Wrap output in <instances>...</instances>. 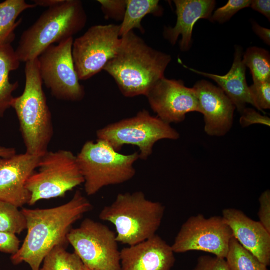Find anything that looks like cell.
<instances>
[{"label":"cell","mask_w":270,"mask_h":270,"mask_svg":"<svg viewBox=\"0 0 270 270\" xmlns=\"http://www.w3.org/2000/svg\"><path fill=\"white\" fill-rule=\"evenodd\" d=\"M92 208L80 190L65 204L46 209L22 208L27 234L18 250L10 256L14 265L28 264L31 270H40L43 260L55 247L68 244L72 225Z\"/></svg>","instance_id":"1"},{"label":"cell","mask_w":270,"mask_h":270,"mask_svg":"<svg viewBox=\"0 0 270 270\" xmlns=\"http://www.w3.org/2000/svg\"><path fill=\"white\" fill-rule=\"evenodd\" d=\"M121 38L116 56L103 70L114 78L124 96H146L164 77L172 57L150 46L133 30Z\"/></svg>","instance_id":"2"},{"label":"cell","mask_w":270,"mask_h":270,"mask_svg":"<svg viewBox=\"0 0 270 270\" xmlns=\"http://www.w3.org/2000/svg\"><path fill=\"white\" fill-rule=\"evenodd\" d=\"M26 83L12 104L16 114L26 153L41 156L48 150L54 134L52 114L42 88L38 58L26 62Z\"/></svg>","instance_id":"3"},{"label":"cell","mask_w":270,"mask_h":270,"mask_svg":"<svg viewBox=\"0 0 270 270\" xmlns=\"http://www.w3.org/2000/svg\"><path fill=\"white\" fill-rule=\"evenodd\" d=\"M87 22L82 2L64 0L48 8L22 34L16 54L20 62L36 59L48 47L81 31Z\"/></svg>","instance_id":"4"},{"label":"cell","mask_w":270,"mask_h":270,"mask_svg":"<svg viewBox=\"0 0 270 270\" xmlns=\"http://www.w3.org/2000/svg\"><path fill=\"white\" fill-rule=\"evenodd\" d=\"M165 212L160 202H152L142 192L119 194L101 210L100 218L114 225L118 243L131 246L156 234Z\"/></svg>","instance_id":"5"},{"label":"cell","mask_w":270,"mask_h":270,"mask_svg":"<svg viewBox=\"0 0 270 270\" xmlns=\"http://www.w3.org/2000/svg\"><path fill=\"white\" fill-rule=\"evenodd\" d=\"M76 156L84 178V190L93 196L103 188L120 184L132 180L136 175L134 164L139 154H122L104 140L86 142Z\"/></svg>","instance_id":"6"},{"label":"cell","mask_w":270,"mask_h":270,"mask_svg":"<svg viewBox=\"0 0 270 270\" xmlns=\"http://www.w3.org/2000/svg\"><path fill=\"white\" fill-rule=\"evenodd\" d=\"M38 168L26 183L32 206L44 200L64 196L68 191L84 184L76 156L69 150L48 152L40 156Z\"/></svg>","instance_id":"7"},{"label":"cell","mask_w":270,"mask_h":270,"mask_svg":"<svg viewBox=\"0 0 270 270\" xmlns=\"http://www.w3.org/2000/svg\"><path fill=\"white\" fill-rule=\"evenodd\" d=\"M98 140H103L116 151L126 144L138 146L139 158L146 160L152 154L154 144L164 139L176 140L180 134L170 125L143 110L136 116L111 124L96 132Z\"/></svg>","instance_id":"8"},{"label":"cell","mask_w":270,"mask_h":270,"mask_svg":"<svg viewBox=\"0 0 270 270\" xmlns=\"http://www.w3.org/2000/svg\"><path fill=\"white\" fill-rule=\"evenodd\" d=\"M68 240L88 268L121 270L116 234L106 226L86 218L78 228L71 229Z\"/></svg>","instance_id":"9"},{"label":"cell","mask_w":270,"mask_h":270,"mask_svg":"<svg viewBox=\"0 0 270 270\" xmlns=\"http://www.w3.org/2000/svg\"><path fill=\"white\" fill-rule=\"evenodd\" d=\"M73 38L52 45L38 58L41 78L56 99L79 102L85 96L72 55Z\"/></svg>","instance_id":"10"},{"label":"cell","mask_w":270,"mask_h":270,"mask_svg":"<svg viewBox=\"0 0 270 270\" xmlns=\"http://www.w3.org/2000/svg\"><path fill=\"white\" fill-rule=\"evenodd\" d=\"M120 30V25L94 26L74 40L72 55L80 80L100 72L116 56L122 40Z\"/></svg>","instance_id":"11"},{"label":"cell","mask_w":270,"mask_h":270,"mask_svg":"<svg viewBox=\"0 0 270 270\" xmlns=\"http://www.w3.org/2000/svg\"><path fill=\"white\" fill-rule=\"evenodd\" d=\"M232 232L222 216H192L182 225L171 246L174 253L201 251L225 258Z\"/></svg>","instance_id":"12"},{"label":"cell","mask_w":270,"mask_h":270,"mask_svg":"<svg viewBox=\"0 0 270 270\" xmlns=\"http://www.w3.org/2000/svg\"><path fill=\"white\" fill-rule=\"evenodd\" d=\"M146 96L157 116L170 124L183 122L188 113L200 112L194 89L186 87L181 80L164 77Z\"/></svg>","instance_id":"13"},{"label":"cell","mask_w":270,"mask_h":270,"mask_svg":"<svg viewBox=\"0 0 270 270\" xmlns=\"http://www.w3.org/2000/svg\"><path fill=\"white\" fill-rule=\"evenodd\" d=\"M200 108L204 116L206 133L211 136H222L232 127L236 106L219 87L201 80L193 86Z\"/></svg>","instance_id":"14"},{"label":"cell","mask_w":270,"mask_h":270,"mask_svg":"<svg viewBox=\"0 0 270 270\" xmlns=\"http://www.w3.org/2000/svg\"><path fill=\"white\" fill-rule=\"evenodd\" d=\"M40 158L26 152L0 157V201L18 208L28 204L30 195L26 183L38 168Z\"/></svg>","instance_id":"15"},{"label":"cell","mask_w":270,"mask_h":270,"mask_svg":"<svg viewBox=\"0 0 270 270\" xmlns=\"http://www.w3.org/2000/svg\"><path fill=\"white\" fill-rule=\"evenodd\" d=\"M174 253L159 236L120 250L121 270H171Z\"/></svg>","instance_id":"16"},{"label":"cell","mask_w":270,"mask_h":270,"mask_svg":"<svg viewBox=\"0 0 270 270\" xmlns=\"http://www.w3.org/2000/svg\"><path fill=\"white\" fill-rule=\"evenodd\" d=\"M222 217L233 236L261 262L270 264V232L260 222L254 220L242 210L234 208L223 210Z\"/></svg>","instance_id":"17"},{"label":"cell","mask_w":270,"mask_h":270,"mask_svg":"<svg viewBox=\"0 0 270 270\" xmlns=\"http://www.w3.org/2000/svg\"><path fill=\"white\" fill-rule=\"evenodd\" d=\"M177 20L175 26L164 27V36L174 45L180 36V48L182 52L190 50L192 44L194 25L200 19L210 20L215 8L214 0H175Z\"/></svg>","instance_id":"18"},{"label":"cell","mask_w":270,"mask_h":270,"mask_svg":"<svg viewBox=\"0 0 270 270\" xmlns=\"http://www.w3.org/2000/svg\"><path fill=\"white\" fill-rule=\"evenodd\" d=\"M242 49L241 46H236L232 66L229 72L224 76L206 73L187 68L194 73L216 82L240 114L246 108L247 104H250L256 108L246 82V67L242 62Z\"/></svg>","instance_id":"19"},{"label":"cell","mask_w":270,"mask_h":270,"mask_svg":"<svg viewBox=\"0 0 270 270\" xmlns=\"http://www.w3.org/2000/svg\"><path fill=\"white\" fill-rule=\"evenodd\" d=\"M20 63L12 44L0 46V118L11 108L12 93L19 86L18 82H10L9 76L18 68Z\"/></svg>","instance_id":"20"},{"label":"cell","mask_w":270,"mask_h":270,"mask_svg":"<svg viewBox=\"0 0 270 270\" xmlns=\"http://www.w3.org/2000/svg\"><path fill=\"white\" fill-rule=\"evenodd\" d=\"M158 0H126V8L120 26V36L122 37L134 28L142 33L144 30L141 24L143 18L148 14L160 16L163 8Z\"/></svg>","instance_id":"21"},{"label":"cell","mask_w":270,"mask_h":270,"mask_svg":"<svg viewBox=\"0 0 270 270\" xmlns=\"http://www.w3.org/2000/svg\"><path fill=\"white\" fill-rule=\"evenodd\" d=\"M36 7L24 0H6L0 3V46L12 44L15 39L14 31L22 22L18 16L26 10Z\"/></svg>","instance_id":"22"},{"label":"cell","mask_w":270,"mask_h":270,"mask_svg":"<svg viewBox=\"0 0 270 270\" xmlns=\"http://www.w3.org/2000/svg\"><path fill=\"white\" fill-rule=\"evenodd\" d=\"M226 260L230 270H268V266L242 246L234 236Z\"/></svg>","instance_id":"23"},{"label":"cell","mask_w":270,"mask_h":270,"mask_svg":"<svg viewBox=\"0 0 270 270\" xmlns=\"http://www.w3.org/2000/svg\"><path fill=\"white\" fill-rule=\"evenodd\" d=\"M242 62L250 68L254 82L270 80L269 52L256 46L250 47L244 54Z\"/></svg>","instance_id":"24"},{"label":"cell","mask_w":270,"mask_h":270,"mask_svg":"<svg viewBox=\"0 0 270 270\" xmlns=\"http://www.w3.org/2000/svg\"><path fill=\"white\" fill-rule=\"evenodd\" d=\"M84 265L74 252L70 253L66 247L58 246L45 257L40 270H84Z\"/></svg>","instance_id":"25"},{"label":"cell","mask_w":270,"mask_h":270,"mask_svg":"<svg viewBox=\"0 0 270 270\" xmlns=\"http://www.w3.org/2000/svg\"><path fill=\"white\" fill-rule=\"evenodd\" d=\"M26 230V220L22 210L0 200V232L20 234Z\"/></svg>","instance_id":"26"},{"label":"cell","mask_w":270,"mask_h":270,"mask_svg":"<svg viewBox=\"0 0 270 270\" xmlns=\"http://www.w3.org/2000/svg\"><path fill=\"white\" fill-rule=\"evenodd\" d=\"M251 2L250 0H229L225 6L218 8L214 12L210 20L211 22L224 23L241 10L250 7Z\"/></svg>","instance_id":"27"},{"label":"cell","mask_w":270,"mask_h":270,"mask_svg":"<svg viewBox=\"0 0 270 270\" xmlns=\"http://www.w3.org/2000/svg\"><path fill=\"white\" fill-rule=\"evenodd\" d=\"M249 88L258 110L264 112L270 108V80L254 82Z\"/></svg>","instance_id":"28"},{"label":"cell","mask_w":270,"mask_h":270,"mask_svg":"<svg viewBox=\"0 0 270 270\" xmlns=\"http://www.w3.org/2000/svg\"><path fill=\"white\" fill-rule=\"evenodd\" d=\"M106 18L122 20L126 8V0H98Z\"/></svg>","instance_id":"29"},{"label":"cell","mask_w":270,"mask_h":270,"mask_svg":"<svg viewBox=\"0 0 270 270\" xmlns=\"http://www.w3.org/2000/svg\"><path fill=\"white\" fill-rule=\"evenodd\" d=\"M192 270H230L225 258L202 256L197 260Z\"/></svg>","instance_id":"30"},{"label":"cell","mask_w":270,"mask_h":270,"mask_svg":"<svg viewBox=\"0 0 270 270\" xmlns=\"http://www.w3.org/2000/svg\"><path fill=\"white\" fill-rule=\"evenodd\" d=\"M241 114L240 123L242 128L256 124L270 126V118L261 114L253 108H246Z\"/></svg>","instance_id":"31"},{"label":"cell","mask_w":270,"mask_h":270,"mask_svg":"<svg viewBox=\"0 0 270 270\" xmlns=\"http://www.w3.org/2000/svg\"><path fill=\"white\" fill-rule=\"evenodd\" d=\"M258 216L260 222L270 232V191L264 192L259 198Z\"/></svg>","instance_id":"32"},{"label":"cell","mask_w":270,"mask_h":270,"mask_svg":"<svg viewBox=\"0 0 270 270\" xmlns=\"http://www.w3.org/2000/svg\"><path fill=\"white\" fill-rule=\"evenodd\" d=\"M20 241L16 235L0 232V252L14 254L20 248Z\"/></svg>","instance_id":"33"},{"label":"cell","mask_w":270,"mask_h":270,"mask_svg":"<svg viewBox=\"0 0 270 270\" xmlns=\"http://www.w3.org/2000/svg\"><path fill=\"white\" fill-rule=\"evenodd\" d=\"M250 7L264 16L269 20H270V0H252Z\"/></svg>","instance_id":"34"},{"label":"cell","mask_w":270,"mask_h":270,"mask_svg":"<svg viewBox=\"0 0 270 270\" xmlns=\"http://www.w3.org/2000/svg\"><path fill=\"white\" fill-rule=\"evenodd\" d=\"M252 28L254 32L266 44H270V30L260 26L256 22H253Z\"/></svg>","instance_id":"35"},{"label":"cell","mask_w":270,"mask_h":270,"mask_svg":"<svg viewBox=\"0 0 270 270\" xmlns=\"http://www.w3.org/2000/svg\"><path fill=\"white\" fill-rule=\"evenodd\" d=\"M64 0H34V4L36 6L50 8L62 3Z\"/></svg>","instance_id":"36"},{"label":"cell","mask_w":270,"mask_h":270,"mask_svg":"<svg viewBox=\"0 0 270 270\" xmlns=\"http://www.w3.org/2000/svg\"><path fill=\"white\" fill-rule=\"evenodd\" d=\"M16 154L15 148L0 146V157L9 158Z\"/></svg>","instance_id":"37"},{"label":"cell","mask_w":270,"mask_h":270,"mask_svg":"<svg viewBox=\"0 0 270 270\" xmlns=\"http://www.w3.org/2000/svg\"><path fill=\"white\" fill-rule=\"evenodd\" d=\"M84 270H92L84 266Z\"/></svg>","instance_id":"38"}]
</instances>
